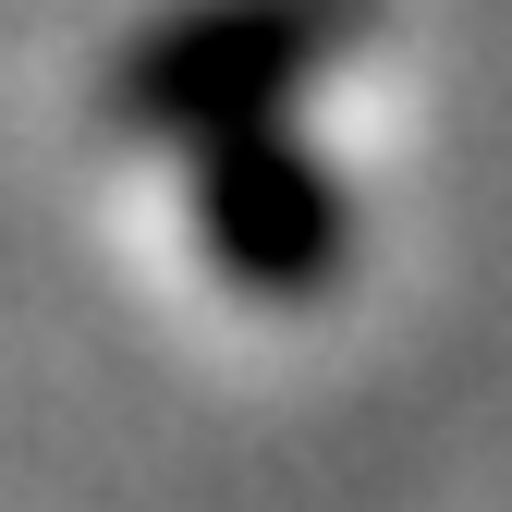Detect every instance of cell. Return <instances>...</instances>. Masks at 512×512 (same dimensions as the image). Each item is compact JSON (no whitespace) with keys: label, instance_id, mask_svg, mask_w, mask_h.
Listing matches in <instances>:
<instances>
[{"label":"cell","instance_id":"cell-1","mask_svg":"<svg viewBox=\"0 0 512 512\" xmlns=\"http://www.w3.org/2000/svg\"><path fill=\"white\" fill-rule=\"evenodd\" d=\"M220 244L244 256V269L293 281V269H317V244H330V208H317L305 183H281V171H269V147L244 135V171L220 159Z\"/></svg>","mask_w":512,"mask_h":512}]
</instances>
